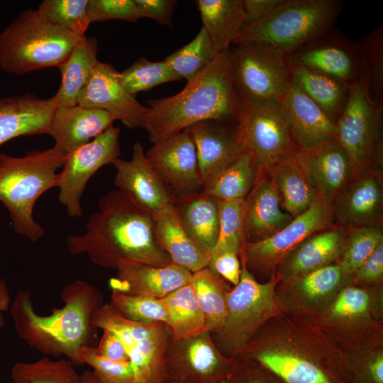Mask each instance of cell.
<instances>
[{"mask_svg":"<svg viewBox=\"0 0 383 383\" xmlns=\"http://www.w3.org/2000/svg\"><path fill=\"white\" fill-rule=\"evenodd\" d=\"M352 278L338 262L309 272L286 284H278L276 296L282 311L309 318L325 309Z\"/></svg>","mask_w":383,"mask_h":383,"instance_id":"cell-19","label":"cell"},{"mask_svg":"<svg viewBox=\"0 0 383 383\" xmlns=\"http://www.w3.org/2000/svg\"><path fill=\"white\" fill-rule=\"evenodd\" d=\"M230 68L237 93L250 100L279 102L291 84L287 55L263 42H243L229 49Z\"/></svg>","mask_w":383,"mask_h":383,"instance_id":"cell-11","label":"cell"},{"mask_svg":"<svg viewBox=\"0 0 383 383\" xmlns=\"http://www.w3.org/2000/svg\"><path fill=\"white\" fill-rule=\"evenodd\" d=\"M165 360L170 379L182 383H219L228 379L235 362L218 350L208 330L182 339L171 338Z\"/></svg>","mask_w":383,"mask_h":383,"instance_id":"cell-16","label":"cell"},{"mask_svg":"<svg viewBox=\"0 0 383 383\" xmlns=\"http://www.w3.org/2000/svg\"><path fill=\"white\" fill-rule=\"evenodd\" d=\"M279 106L299 150L335 138V123L292 83L281 99Z\"/></svg>","mask_w":383,"mask_h":383,"instance_id":"cell-28","label":"cell"},{"mask_svg":"<svg viewBox=\"0 0 383 383\" xmlns=\"http://www.w3.org/2000/svg\"><path fill=\"white\" fill-rule=\"evenodd\" d=\"M11 297L6 282L0 277V328L5 324L4 313L10 309Z\"/></svg>","mask_w":383,"mask_h":383,"instance_id":"cell-56","label":"cell"},{"mask_svg":"<svg viewBox=\"0 0 383 383\" xmlns=\"http://www.w3.org/2000/svg\"><path fill=\"white\" fill-rule=\"evenodd\" d=\"M66 155L53 147L21 157L0 152V201L9 214L14 231L32 243L45 235L43 228L34 219V205L44 192L57 187V171Z\"/></svg>","mask_w":383,"mask_h":383,"instance_id":"cell-5","label":"cell"},{"mask_svg":"<svg viewBox=\"0 0 383 383\" xmlns=\"http://www.w3.org/2000/svg\"><path fill=\"white\" fill-rule=\"evenodd\" d=\"M145 157L169 189L179 195L202 189L196 148L187 130L153 143Z\"/></svg>","mask_w":383,"mask_h":383,"instance_id":"cell-20","label":"cell"},{"mask_svg":"<svg viewBox=\"0 0 383 383\" xmlns=\"http://www.w3.org/2000/svg\"><path fill=\"white\" fill-rule=\"evenodd\" d=\"M383 106L373 102L359 81L350 87L335 122V138L346 151L353 176L382 160Z\"/></svg>","mask_w":383,"mask_h":383,"instance_id":"cell-13","label":"cell"},{"mask_svg":"<svg viewBox=\"0 0 383 383\" xmlns=\"http://www.w3.org/2000/svg\"><path fill=\"white\" fill-rule=\"evenodd\" d=\"M63 306L50 314L36 313L28 290H19L10 306L18 336L30 347L45 355H63L81 365L79 352L91 345L95 335L91 318L103 304L101 292L91 284L76 280L62 289Z\"/></svg>","mask_w":383,"mask_h":383,"instance_id":"cell-3","label":"cell"},{"mask_svg":"<svg viewBox=\"0 0 383 383\" xmlns=\"http://www.w3.org/2000/svg\"><path fill=\"white\" fill-rule=\"evenodd\" d=\"M102 336L95 350L98 355L117 362H130L121 340L112 332L104 329Z\"/></svg>","mask_w":383,"mask_h":383,"instance_id":"cell-54","label":"cell"},{"mask_svg":"<svg viewBox=\"0 0 383 383\" xmlns=\"http://www.w3.org/2000/svg\"><path fill=\"white\" fill-rule=\"evenodd\" d=\"M283 0H243L245 13V27L265 18Z\"/></svg>","mask_w":383,"mask_h":383,"instance_id":"cell-55","label":"cell"},{"mask_svg":"<svg viewBox=\"0 0 383 383\" xmlns=\"http://www.w3.org/2000/svg\"><path fill=\"white\" fill-rule=\"evenodd\" d=\"M233 358L235 362L228 377L229 383H284L255 362Z\"/></svg>","mask_w":383,"mask_h":383,"instance_id":"cell-50","label":"cell"},{"mask_svg":"<svg viewBox=\"0 0 383 383\" xmlns=\"http://www.w3.org/2000/svg\"><path fill=\"white\" fill-rule=\"evenodd\" d=\"M237 94L240 138L245 152L258 169L270 168L297 153L279 104L260 103Z\"/></svg>","mask_w":383,"mask_h":383,"instance_id":"cell-12","label":"cell"},{"mask_svg":"<svg viewBox=\"0 0 383 383\" xmlns=\"http://www.w3.org/2000/svg\"><path fill=\"white\" fill-rule=\"evenodd\" d=\"M218 235L211 255L224 251L240 255L245 243V199L218 200Z\"/></svg>","mask_w":383,"mask_h":383,"instance_id":"cell-43","label":"cell"},{"mask_svg":"<svg viewBox=\"0 0 383 383\" xmlns=\"http://www.w3.org/2000/svg\"><path fill=\"white\" fill-rule=\"evenodd\" d=\"M82 37L51 24L38 9H29L0 33V67L16 75L57 67Z\"/></svg>","mask_w":383,"mask_h":383,"instance_id":"cell-7","label":"cell"},{"mask_svg":"<svg viewBox=\"0 0 383 383\" xmlns=\"http://www.w3.org/2000/svg\"><path fill=\"white\" fill-rule=\"evenodd\" d=\"M357 43L361 59L359 81L370 99L383 106V27L375 28Z\"/></svg>","mask_w":383,"mask_h":383,"instance_id":"cell-40","label":"cell"},{"mask_svg":"<svg viewBox=\"0 0 383 383\" xmlns=\"http://www.w3.org/2000/svg\"><path fill=\"white\" fill-rule=\"evenodd\" d=\"M296 154L267 168L280 196L282 208L294 218L306 211L318 198Z\"/></svg>","mask_w":383,"mask_h":383,"instance_id":"cell-34","label":"cell"},{"mask_svg":"<svg viewBox=\"0 0 383 383\" xmlns=\"http://www.w3.org/2000/svg\"><path fill=\"white\" fill-rule=\"evenodd\" d=\"M219 383H229V381H228V379H224V380L220 382Z\"/></svg>","mask_w":383,"mask_h":383,"instance_id":"cell-59","label":"cell"},{"mask_svg":"<svg viewBox=\"0 0 383 383\" xmlns=\"http://www.w3.org/2000/svg\"><path fill=\"white\" fill-rule=\"evenodd\" d=\"M97 40L83 36L74 47L69 56L58 67L62 82L52 96L57 108L77 105L79 93L88 82L98 63Z\"/></svg>","mask_w":383,"mask_h":383,"instance_id":"cell-33","label":"cell"},{"mask_svg":"<svg viewBox=\"0 0 383 383\" xmlns=\"http://www.w3.org/2000/svg\"><path fill=\"white\" fill-rule=\"evenodd\" d=\"M207 267L234 286L240 281L241 262L239 255L235 252L224 251L211 255Z\"/></svg>","mask_w":383,"mask_h":383,"instance_id":"cell-52","label":"cell"},{"mask_svg":"<svg viewBox=\"0 0 383 383\" xmlns=\"http://www.w3.org/2000/svg\"><path fill=\"white\" fill-rule=\"evenodd\" d=\"M346 230L333 226L304 239L278 265L279 284L292 282L317 269L338 262L343 252Z\"/></svg>","mask_w":383,"mask_h":383,"instance_id":"cell-25","label":"cell"},{"mask_svg":"<svg viewBox=\"0 0 383 383\" xmlns=\"http://www.w3.org/2000/svg\"><path fill=\"white\" fill-rule=\"evenodd\" d=\"M119 127L111 126L89 143L72 150L58 175V201L70 217L83 216L81 198L89 179L103 166L121 155Z\"/></svg>","mask_w":383,"mask_h":383,"instance_id":"cell-15","label":"cell"},{"mask_svg":"<svg viewBox=\"0 0 383 383\" xmlns=\"http://www.w3.org/2000/svg\"><path fill=\"white\" fill-rule=\"evenodd\" d=\"M229 49L218 53L179 93L147 101L148 111L140 128L147 131L152 143L204 121L237 123L238 96L231 73Z\"/></svg>","mask_w":383,"mask_h":383,"instance_id":"cell-4","label":"cell"},{"mask_svg":"<svg viewBox=\"0 0 383 383\" xmlns=\"http://www.w3.org/2000/svg\"><path fill=\"white\" fill-rule=\"evenodd\" d=\"M56 109L53 97L25 94L0 99V146L19 136L48 134Z\"/></svg>","mask_w":383,"mask_h":383,"instance_id":"cell-29","label":"cell"},{"mask_svg":"<svg viewBox=\"0 0 383 383\" xmlns=\"http://www.w3.org/2000/svg\"><path fill=\"white\" fill-rule=\"evenodd\" d=\"M203 313L207 330L220 331L227 313V282L207 267L192 273L189 282Z\"/></svg>","mask_w":383,"mask_h":383,"instance_id":"cell-37","label":"cell"},{"mask_svg":"<svg viewBox=\"0 0 383 383\" xmlns=\"http://www.w3.org/2000/svg\"><path fill=\"white\" fill-rule=\"evenodd\" d=\"M294 218L283 210L281 198L267 169H258L255 184L245 199V240L266 239Z\"/></svg>","mask_w":383,"mask_h":383,"instance_id":"cell-26","label":"cell"},{"mask_svg":"<svg viewBox=\"0 0 383 383\" xmlns=\"http://www.w3.org/2000/svg\"><path fill=\"white\" fill-rule=\"evenodd\" d=\"M383 243L379 244L368 258L352 275V284L371 287L382 284Z\"/></svg>","mask_w":383,"mask_h":383,"instance_id":"cell-51","label":"cell"},{"mask_svg":"<svg viewBox=\"0 0 383 383\" xmlns=\"http://www.w3.org/2000/svg\"><path fill=\"white\" fill-rule=\"evenodd\" d=\"M110 303L128 320L143 323L162 322L167 325V313L162 299L111 290Z\"/></svg>","mask_w":383,"mask_h":383,"instance_id":"cell-47","label":"cell"},{"mask_svg":"<svg viewBox=\"0 0 383 383\" xmlns=\"http://www.w3.org/2000/svg\"><path fill=\"white\" fill-rule=\"evenodd\" d=\"M94 328L106 329L123 343L132 365L135 383H167L165 355L172 338L169 326L162 322H135L123 317L109 302L94 313Z\"/></svg>","mask_w":383,"mask_h":383,"instance_id":"cell-10","label":"cell"},{"mask_svg":"<svg viewBox=\"0 0 383 383\" xmlns=\"http://www.w3.org/2000/svg\"><path fill=\"white\" fill-rule=\"evenodd\" d=\"M173 204L188 234L209 259L218 235V200L199 191L179 195Z\"/></svg>","mask_w":383,"mask_h":383,"instance_id":"cell-32","label":"cell"},{"mask_svg":"<svg viewBox=\"0 0 383 383\" xmlns=\"http://www.w3.org/2000/svg\"><path fill=\"white\" fill-rule=\"evenodd\" d=\"M67 250L85 254L99 267L116 270L122 262L164 267L170 256L156 243L152 213L119 189L101 197L86 231L67 238Z\"/></svg>","mask_w":383,"mask_h":383,"instance_id":"cell-2","label":"cell"},{"mask_svg":"<svg viewBox=\"0 0 383 383\" xmlns=\"http://www.w3.org/2000/svg\"><path fill=\"white\" fill-rule=\"evenodd\" d=\"M77 104L104 110L131 129L140 127L148 111V106L140 104L135 96L123 87L119 72L111 65L99 61L79 93Z\"/></svg>","mask_w":383,"mask_h":383,"instance_id":"cell-21","label":"cell"},{"mask_svg":"<svg viewBox=\"0 0 383 383\" xmlns=\"http://www.w3.org/2000/svg\"><path fill=\"white\" fill-rule=\"evenodd\" d=\"M296 157L309 176L318 197L329 209L353 177L346 151L335 138L299 150Z\"/></svg>","mask_w":383,"mask_h":383,"instance_id":"cell-22","label":"cell"},{"mask_svg":"<svg viewBox=\"0 0 383 383\" xmlns=\"http://www.w3.org/2000/svg\"><path fill=\"white\" fill-rule=\"evenodd\" d=\"M382 160L354 175L330 206L333 226L382 227Z\"/></svg>","mask_w":383,"mask_h":383,"instance_id":"cell-17","label":"cell"},{"mask_svg":"<svg viewBox=\"0 0 383 383\" xmlns=\"http://www.w3.org/2000/svg\"><path fill=\"white\" fill-rule=\"evenodd\" d=\"M68 359L42 357L33 362H18L11 369L12 383H79L80 374Z\"/></svg>","mask_w":383,"mask_h":383,"instance_id":"cell-42","label":"cell"},{"mask_svg":"<svg viewBox=\"0 0 383 383\" xmlns=\"http://www.w3.org/2000/svg\"><path fill=\"white\" fill-rule=\"evenodd\" d=\"M217 53L206 28L202 26L196 37L165 59L180 79L192 81L214 60Z\"/></svg>","mask_w":383,"mask_h":383,"instance_id":"cell-41","label":"cell"},{"mask_svg":"<svg viewBox=\"0 0 383 383\" xmlns=\"http://www.w3.org/2000/svg\"><path fill=\"white\" fill-rule=\"evenodd\" d=\"M291 67L313 70L351 87L359 82L360 52L355 42L332 28L287 55Z\"/></svg>","mask_w":383,"mask_h":383,"instance_id":"cell-18","label":"cell"},{"mask_svg":"<svg viewBox=\"0 0 383 383\" xmlns=\"http://www.w3.org/2000/svg\"><path fill=\"white\" fill-rule=\"evenodd\" d=\"M157 244L172 264L196 272L207 267L209 257L194 243L173 204L152 213Z\"/></svg>","mask_w":383,"mask_h":383,"instance_id":"cell-31","label":"cell"},{"mask_svg":"<svg viewBox=\"0 0 383 383\" xmlns=\"http://www.w3.org/2000/svg\"><path fill=\"white\" fill-rule=\"evenodd\" d=\"M343 6L340 0H283L265 18L245 26L233 45L263 42L289 55L331 30Z\"/></svg>","mask_w":383,"mask_h":383,"instance_id":"cell-8","label":"cell"},{"mask_svg":"<svg viewBox=\"0 0 383 383\" xmlns=\"http://www.w3.org/2000/svg\"><path fill=\"white\" fill-rule=\"evenodd\" d=\"M90 23L109 20L135 22L141 18L135 0H89Z\"/></svg>","mask_w":383,"mask_h":383,"instance_id":"cell-49","label":"cell"},{"mask_svg":"<svg viewBox=\"0 0 383 383\" xmlns=\"http://www.w3.org/2000/svg\"><path fill=\"white\" fill-rule=\"evenodd\" d=\"M196 3L216 53L228 50L245 25L243 0H197Z\"/></svg>","mask_w":383,"mask_h":383,"instance_id":"cell-35","label":"cell"},{"mask_svg":"<svg viewBox=\"0 0 383 383\" xmlns=\"http://www.w3.org/2000/svg\"><path fill=\"white\" fill-rule=\"evenodd\" d=\"M194 141L204 184L245 152L237 123L204 121L187 128Z\"/></svg>","mask_w":383,"mask_h":383,"instance_id":"cell-24","label":"cell"},{"mask_svg":"<svg viewBox=\"0 0 383 383\" xmlns=\"http://www.w3.org/2000/svg\"><path fill=\"white\" fill-rule=\"evenodd\" d=\"M81 365H88L101 383H135V376L130 362L111 360L98 355L94 346L84 345L79 352Z\"/></svg>","mask_w":383,"mask_h":383,"instance_id":"cell-48","label":"cell"},{"mask_svg":"<svg viewBox=\"0 0 383 383\" xmlns=\"http://www.w3.org/2000/svg\"><path fill=\"white\" fill-rule=\"evenodd\" d=\"M333 226L329 209L318 197L306 211L270 237L245 243L240 260L258 282H267L281 261L304 239Z\"/></svg>","mask_w":383,"mask_h":383,"instance_id":"cell-14","label":"cell"},{"mask_svg":"<svg viewBox=\"0 0 383 383\" xmlns=\"http://www.w3.org/2000/svg\"><path fill=\"white\" fill-rule=\"evenodd\" d=\"M305 319L353 357L382 346V284H348L325 309Z\"/></svg>","mask_w":383,"mask_h":383,"instance_id":"cell-6","label":"cell"},{"mask_svg":"<svg viewBox=\"0 0 383 383\" xmlns=\"http://www.w3.org/2000/svg\"><path fill=\"white\" fill-rule=\"evenodd\" d=\"M114 121L111 113L100 109L78 104L57 108L48 134L55 140L53 148L67 155L113 126Z\"/></svg>","mask_w":383,"mask_h":383,"instance_id":"cell-30","label":"cell"},{"mask_svg":"<svg viewBox=\"0 0 383 383\" xmlns=\"http://www.w3.org/2000/svg\"><path fill=\"white\" fill-rule=\"evenodd\" d=\"M233 357L255 362L284 383H353V357L318 326L284 311Z\"/></svg>","mask_w":383,"mask_h":383,"instance_id":"cell-1","label":"cell"},{"mask_svg":"<svg viewBox=\"0 0 383 383\" xmlns=\"http://www.w3.org/2000/svg\"><path fill=\"white\" fill-rule=\"evenodd\" d=\"M141 18H149L161 25L171 27L177 4L174 0H135Z\"/></svg>","mask_w":383,"mask_h":383,"instance_id":"cell-53","label":"cell"},{"mask_svg":"<svg viewBox=\"0 0 383 383\" xmlns=\"http://www.w3.org/2000/svg\"><path fill=\"white\" fill-rule=\"evenodd\" d=\"M290 81L335 123L348 101L350 86L326 74L303 67H291Z\"/></svg>","mask_w":383,"mask_h":383,"instance_id":"cell-36","label":"cell"},{"mask_svg":"<svg viewBox=\"0 0 383 383\" xmlns=\"http://www.w3.org/2000/svg\"><path fill=\"white\" fill-rule=\"evenodd\" d=\"M241 262L238 284L227 293V313L222 328L211 334L218 350L233 357L261 327L282 310L276 296L279 279L274 274L258 282Z\"/></svg>","mask_w":383,"mask_h":383,"instance_id":"cell-9","label":"cell"},{"mask_svg":"<svg viewBox=\"0 0 383 383\" xmlns=\"http://www.w3.org/2000/svg\"><path fill=\"white\" fill-rule=\"evenodd\" d=\"M382 243V227H360L346 230L343 252L337 262L352 278L355 271Z\"/></svg>","mask_w":383,"mask_h":383,"instance_id":"cell-46","label":"cell"},{"mask_svg":"<svg viewBox=\"0 0 383 383\" xmlns=\"http://www.w3.org/2000/svg\"><path fill=\"white\" fill-rule=\"evenodd\" d=\"M113 165L115 185L141 208L153 213L173 203L174 196L149 164L141 143L134 144L131 160L118 158Z\"/></svg>","mask_w":383,"mask_h":383,"instance_id":"cell-23","label":"cell"},{"mask_svg":"<svg viewBox=\"0 0 383 383\" xmlns=\"http://www.w3.org/2000/svg\"><path fill=\"white\" fill-rule=\"evenodd\" d=\"M257 172L251 156L243 152L206 182L201 191L218 200L245 199Z\"/></svg>","mask_w":383,"mask_h":383,"instance_id":"cell-38","label":"cell"},{"mask_svg":"<svg viewBox=\"0 0 383 383\" xmlns=\"http://www.w3.org/2000/svg\"><path fill=\"white\" fill-rule=\"evenodd\" d=\"M89 3V0H45L38 10L51 24L84 36L91 23Z\"/></svg>","mask_w":383,"mask_h":383,"instance_id":"cell-45","label":"cell"},{"mask_svg":"<svg viewBox=\"0 0 383 383\" xmlns=\"http://www.w3.org/2000/svg\"><path fill=\"white\" fill-rule=\"evenodd\" d=\"M116 274L109 279L111 290L124 294L162 299L177 289L189 283L192 273L171 264L159 267L151 265L122 262Z\"/></svg>","mask_w":383,"mask_h":383,"instance_id":"cell-27","label":"cell"},{"mask_svg":"<svg viewBox=\"0 0 383 383\" xmlns=\"http://www.w3.org/2000/svg\"><path fill=\"white\" fill-rule=\"evenodd\" d=\"M165 306L172 339L178 340L206 331L203 313L190 284L162 298Z\"/></svg>","mask_w":383,"mask_h":383,"instance_id":"cell-39","label":"cell"},{"mask_svg":"<svg viewBox=\"0 0 383 383\" xmlns=\"http://www.w3.org/2000/svg\"><path fill=\"white\" fill-rule=\"evenodd\" d=\"M79 383H101L91 370H86L80 374Z\"/></svg>","mask_w":383,"mask_h":383,"instance_id":"cell-57","label":"cell"},{"mask_svg":"<svg viewBox=\"0 0 383 383\" xmlns=\"http://www.w3.org/2000/svg\"><path fill=\"white\" fill-rule=\"evenodd\" d=\"M119 80L130 94L151 89L160 84L181 80L165 60L152 62L141 57L119 72Z\"/></svg>","mask_w":383,"mask_h":383,"instance_id":"cell-44","label":"cell"},{"mask_svg":"<svg viewBox=\"0 0 383 383\" xmlns=\"http://www.w3.org/2000/svg\"><path fill=\"white\" fill-rule=\"evenodd\" d=\"M167 383H182V382L174 381V380H170Z\"/></svg>","mask_w":383,"mask_h":383,"instance_id":"cell-58","label":"cell"}]
</instances>
